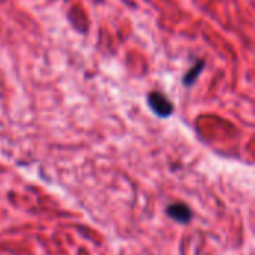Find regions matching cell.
<instances>
[{
    "mask_svg": "<svg viewBox=\"0 0 255 255\" xmlns=\"http://www.w3.org/2000/svg\"><path fill=\"white\" fill-rule=\"evenodd\" d=\"M146 102H148L149 109L160 118H169L173 114V103L163 93H158V91L149 93Z\"/></svg>",
    "mask_w": 255,
    "mask_h": 255,
    "instance_id": "obj_1",
    "label": "cell"
},
{
    "mask_svg": "<svg viewBox=\"0 0 255 255\" xmlns=\"http://www.w3.org/2000/svg\"><path fill=\"white\" fill-rule=\"evenodd\" d=\"M166 214L179 224H188L193 218V211L190 209V206L181 202L169 205L166 208Z\"/></svg>",
    "mask_w": 255,
    "mask_h": 255,
    "instance_id": "obj_2",
    "label": "cell"
},
{
    "mask_svg": "<svg viewBox=\"0 0 255 255\" xmlns=\"http://www.w3.org/2000/svg\"><path fill=\"white\" fill-rule=\"evenodd\" d=\"M205 66H206V63L203 61V60H200V61H197L185 75H184V78H182V84L185 85V87H191L193 84H196V81L199 79V76H200V73L203 72V69H205Z\"/></svg>",
    "mask_w": 255,
    "mask_h": 255,
    "instance_id": "obj_3",
    "label": "cell"
}]
</instances>
